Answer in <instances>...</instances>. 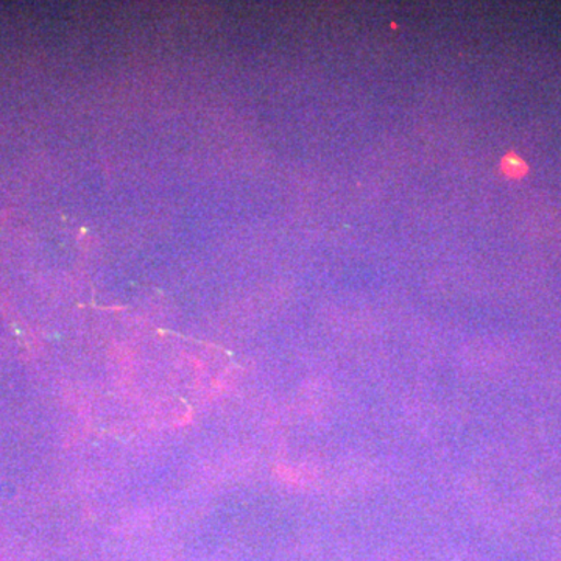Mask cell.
Wrapping results in <instances>:
<instances>
[{
  "mask_svg": "<svg viewBox=\"0 0 561 561\" xmlns=\"http://www.w3.org/2000/svg\"><path fill=\"white\" fill-rule=\"evenodd\" d=\"M502 169L507 173L512 179H519L524 173L527 172L526 162L522 160V158L516 157V154H508L504 161H502Z\"/></svg>",
  "mask_w": 561,
  "mask_h": 561,
  "instance_id": "1",
  "label": "cell"
}]
</instances>
